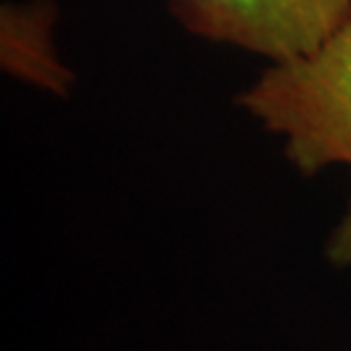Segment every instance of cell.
I'll return each mask as SVG.
<instances>
[{"label":"cell","instance_id":"cell-1","mask_svg":"<svg viewBox=\"0 0 351 351\" xmlns=\"http://www.w3.org/2000/svg\"><path fill=\"white\" fill-rule=\"evenodd\" d=\"M237 103L304 176L351 167V14L311 53L271 66Z\"/></svg>","mask_w":351,"mask_h":351},{"label":"cell","instance_id":"cell-2","mask_svg":"<svg viewBox=\"0 0 351 351\" xmlns=\"http://www.w3.org/2000/svg\"><path fill=\"white\" fill-rule=\"evenodd\" d=\"M169 7L196 37L271 62L311 53L351 14V0H169Z\"/></svg>","mask_w":351,"mask_h":351},{"label":"cell","instance_id":"cell-3","mask_svg":"<svg viewBox=\"0 0 351 351\" xmlns=\"http://www.w3.org/2000/svg\"><path fill=\"white\" fill-rule=\"evenodd\" d=\"M53 16L46 7H5L3 10V64L7 73L64 94L71 73L62 66L51 44Z\"/></svg>","mask_w":351,"mask_h":351},{"label":"cell","instance_id":"cell-4","mask_svg":"<svg viewBox=\"0 0 351 351\" xmlns=\"http://www.w3.org/2000/svg\"><path fill=\"white\" fill-rule=\"evenodd\" d=\"M326 258L338 269L351 274V199L326 240Z\"/></svg>","mask_w":351,"mask_h":351}]
</instances>
